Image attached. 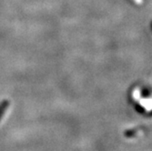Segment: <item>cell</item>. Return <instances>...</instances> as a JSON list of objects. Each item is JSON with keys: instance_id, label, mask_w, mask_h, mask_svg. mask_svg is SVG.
Wrapping results in <instances>:
<instances>
[{"instance_id": "cell-1", "label": "cell", "mask_w": 152, "mask_h": 151, "mask_svg": "<svg viewBox=\"0 0 152 151\" xmlns=\"http://www.w3.org/2000/svg\"><path fill=\"white\" fill-rule=\"evenodd\" d=\"M10 106V102L7 99H4L1 103H0V120H1L6 113V111L7 110V108Z\"/></svg>"}]
</instances>
